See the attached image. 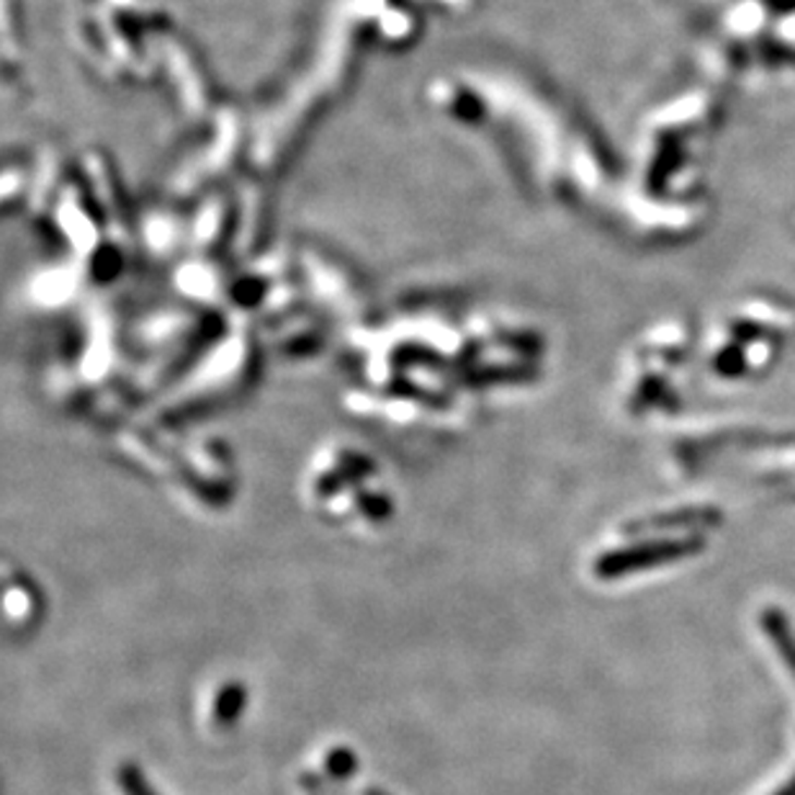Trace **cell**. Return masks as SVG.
Returning a JSON list of instances; mask_svg holds the SVG:
<instances>
[{"mask_svg": "<svg viewBox=\"0 0 795 795\" xmlns=\"http://www.w3.org/2000/svg\"><path fill=\"white\" fill-rule=\"evenodd\" d=\"M245 708H247V687L243 683H237V680H230V683H224L215 695V706H211L215 726L224 731L237 726Z\"/></svg>", "mask_w": 795, "mask_h": 795, "instance_id": "6da1fadb", "label": "cell"}, {"mask_svg": "<svg viewBox=\"0 0 795 795\" xmlns=\"http://www.w3.org/2000/svg\"><path fill=\"white\" fill-rule=\"evenodd\" d=\"M371 468L374 466L364 458H347L343 466L332 468V472L322 474V477L317 479V497H322V500H330V497L343 492L345 487L358 485L360 479L371 474Z\"/></svg>", "mask_w": 795, "mask_h": 795, "instance_id": "7a4b0ae2", "label": "cell"}, {"mask_svg": "<svg viewBox=\"0 0 795 795\" xmlns=\"http://www.w3.org/2000/svg\"><path fill=\"white\" fill-rule=\"evenodd\" d=\"M360 768V759L351 747H332L328 755H325V775L338 780V783H345V780L356 778Z\"/></svg>", "mask_w": 795, "mask_h": 795, "instance_id": "3957f363", "label": "cell"}, {"mask_svg": "<svg viewBox=\"0 0 795 795\" xmlns=\"http://www.w3.org/2000/svg\"><path fill=\"white\" fill-rule=\"evenodd\" d=\"M117 785L124 795H160L150 785L145 772H142L134 762H122L117 768Z\"/></svg>", "mask_w": 795, "mask_h": 795, "instance_id": "277c9868", "label": "cell"}, {"mask_svg": "<svg viewBox=\"0 0 795 795\" xmlns=\"http://www.w3.org/2000/svg\"><path fill=\"white\" fill-rule=\"evenodd\" d=\"M356 507H358V513L366 517V521L384 523V521H389V517H392L394 502L381 492H358L356 494Z\"/></svg>", "mask_w": 795, "mask_h": 795, "instance_id": "5b68a950", "label": "cell"}, {"mask_svg": "<svg viewBox=\"0 0 795 795\" xmlns=\"http://www.w3.org/2000/svg\"><path fill=\"white\" fill-rule=\"evenodd\" d=\"M364 795H389V793L381 791V787H366Z\"/></svg>", "mask_w": 795, "mask_h": 795, "instance_id": "8992f818", "label": "cell"}]
</instances>
